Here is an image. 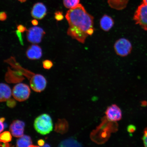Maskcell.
Returning a JSON list of instances; mask_svg holds the SVG:
<instances>
[{
	"mask_svg": "<svg viewBox=\"0 0 147 147\" xmlns=\"http://www.w3.org/2000/svg\"><path fill=\"white\" fill-rule=\"evenodd\" d=\"M65 18L69 24L68 35L84 44L89 36L88 32L94 28L93 16L88 13L82 4H79L67 11Z\"/></svg>",
	"mask_w": 147,
	"mask_h": 147,
	"instance_id": "obj_1",
	"label": "cell"
},
{
	"mask_svg": "<svg viewBox=\"0 0 147 147\" xmlns=\"http://www.w3.org/2000/svg\"><path fill=\"white\" fill-rule=\"evenodd\" d=\"M118 127L116 122H111L108 120L106 117H104L101 124L91 133V138L97 144H103L109 139L110 133L117 131Z\"/></svg>",
	"mask_w": 147,
	"mask_h": 147,
	"instance_id": "obj_2",
	"label": "cell"
},
{
	"mask_svg": "<svg viewBox=\"0 0 147 147\" xmlns=\"http://www.w3.org/2000/svg\"><path fill=\"white\" fill-rule=\"evenodd\" d=\"M34 127L38 133L42 135H47L50 133L53 129L52 119L47 114H43L36 119L34 121Z\"/></svg>",
	"mask_w": 147,
	"mask_h": 147,
	"instance_id": "obj_3",
	"label": "cell"
},
{
	"mask_svg": "<svg viewBox=\"0 0 147 147\" xmlns=\"http://www.w3.org/2000/svg\"><path fill=\"white\" fill-rule=\"evenodd\" d=\"M31 93L30 88L26 84L19 83L15 86L12 95L14 98L20 102H24L29 98Z\"/></svg>",
	"mask_w": 147,
	"mask_h": 147,
	"instance_id": "obj_4",
	"label": "cell"
},
{
	"mask_svg": "<svg viewBox=\"0 0 147 147\" xmlns=\"http://www.w3.org/2000/svg\"><path fill=\"white\" fill-rule=\"evenodd\" d=\"M114 48L116 54L122 57L127 56L132 50V45L130 42L126 38H119L115 42Z\"/></svg>",
	"mask_w": 147,
	"mask_h": 147,
	"instance_id": "obj_5",
	"label": "cell"
},
{
	"mask_svg": "<svg viewBox=\"0 0 147 147\" xmlns=\"http://www.w3.org/2000/svg\"><path fill=\"white\" fill-rule=\"evenodd\" d=\"M134 20L136 24L147 31V4L143 3L138 7L134 14Z\"/></svg>",
	"mask_w": 147,
	"mask_h": 147,
	"instance_id": "obj_6",
	"label": "cell"
},
{
	"mask_svg": "<svg viewBox=\"0 0 147 147\" xmlns=\"http://www.w3.org/2000/svg\"><path fill=\"white\" fill-rule=\"evenodd\" d=\"M45 34V30L42 28L34 26L27 31V40L32 44L39 43L42 41Z\"/></svg>",
	"mask_w": 147,
	"mask_h": 147,
	"instance_id": "obj_7",
	"label": "cell"
},
{
	"mask_svg": "<svg viewBox=\"0 0 147 147\" xmlns=\"http://www.w3.org/2000/svg\"><path fill=\"white\" fill-rule=\"evenodd\" d=\"M45 77L40 74H34L31 78L30 84L32 89L36 92H41L45 90L47 85Z\"/></svg>",
	"mask_w": 147,
	"mask_h": 147,
	"instance_id": "obj_8",
	"label": "cell"
},
{
	"mask_svg": "<svg viewBox=\"0 0 147 147\" xmlns=\"http://www.w3.org/2000/svg\"><path fill=\"white\" fill-rule=\"evenodd\" d=\"M106 117L111 122H117L122 118V112L120 108L116 104H113L107 108L105 112Z\"/></svg>",
	"mask_w": 147,
	"mask_h": 147,
	"instance_id": "obj_9",
	"label": "cell"
},
{
	"mask_svg": "<svg viewBox=\"0 0 147 147\" xmlns=\"http://www.w3.org/2000/svg\"><path fill=\"white\" fill-rule=\"evenodd\" d=\"M25 123L20 120H15L11 124L9 127L10 133L13 136L20 138L24 135Z\"/></svg>",
	"mask_w": 147,
	"mask_h": 147,
	"instance_id": "obj_10",
	"label": "cell"
},
{
	"mask_svg": "<svg viewBox=\"0 0 147 147\" xmlns=\"http://www.w3.org/2000/svg\"><path fill=\"white\" fill-rule=\"evenodd\" d=\"M47 9L45 5L42 3H35L31 11V15L35 19L41 20L47 15Z\"/></svg>",
	"mask_w": 147,
	"mask_h": 147,
	"instance_id": "obj_11",
	"label": "cell"
},
{
	"mask_svg": "<svg viewBox=\"0 0 147 147\" xmlns=\"http://www.w3.org/2000/svg\"><path fill=\"white\" fill-rule=\"evenodd\" d=\"M28 58L31 60L40 59L42 56V51L41 47L36 45H32L28 48L26 51Z\"/></svg>",
	"mask_w": 147,
	"mask_h": 147,
	"instance_id": "obj_12",
	"label": "cell"
},
{
	"mask_svg": "<svg viewBox=\"0 0 147 147\" xmlns=\"http://www.w3.org/2000/svg\"><path fill=\"white\" fill-rule=\"evenodd\" d=\"M114 21L111 16L105 14L100 18V27L102 30L107 32L112 29L114 25Z\"/></svg>",
	"mask_w": 147,
	"mask_h": 147,
	"instance_id": "obj_13",
	"label": "cell"
},
{
	"mask_svg": "<svg viewBox=\"0 0 147 147\" xmlns=\"http://www.w3.org/2000/svg\"><path fill=\"white\" fill-rule=\"evenodd\" d=\"M12 92L10 87L7 84L0 83V102H5L10 99Z\"/></svg>",
	"mask_w": 147,
	"mask_h": 147,
	"instance_id": "obj_14",
	"label": "cell"
},
{
	"mask_svg": "<svg viewBox=\"0 0 147 147\" xmlns=\"http://www.w3.org/2000/svg\"><path fill=\"white\" fill-rule=\"evenodd\" d=\"M69 128L68 123L66 119H59L55 124V131L57 133L63 134L67 133Z\"/></svg>",
	"mask_w": 147,
	"mask_h": 147,
	"instance_id": "obj_15",
	"label": "cell"
},
{
	"mask_svg": "<svg viewBox=\"0 0 147 147\" xmlns=\"http://www.w3.org/2000/svg\"><path fill=\"white\" fill-rule=\"evenodd\" d=\"M32 139L29 136L23 135L20 137L16 141V146L19 147H27L32 146Z\"/></svg>",
	"mask_w": 147,
	"mask_h": 147,
	"instance_id": "obj_16",
	"label": "cell"
},
{
	"mask_svg": "<svg viewBox=\"0 0 147 147\" xmlns=\"http://www.w3.org/2000/svg\"><path fill=\"white\" fill-rule=\"evenodd\" d=\"M127 0H108V3L111 8L121 10L126 6Z\"/></svg>",
	"mask_w": 147,
	"mask_h": 147,
	"instance_id": "obj_17",
	"label": "cell"
},
{
	"mask_svg": "<svg viewBox=\"0 0 147 147\" xmlns=\"http://www.w3.org/2000/svg\"><path fill=\"white\" fill-rule=\"evenodd\" d=\"M81 146L82 145H81L80 143L78 142V141L72 138L65 140L62 141L59 145V146L60 147H76Z\"/></svg>",
	"mask_w": 147,
	"mask_h": 147,
	"instance_id": "obj_18",
	"label": "cell"
},
{
	"mask_svg": "<svg viewBox=\"0 0 147 147\" xmlns=\"http://www.w3.org/2000/svg\"><path fill=\"white\" fill-rule=\"evenodd\" d=\"M12 140L11 134L8 131H5L0 134V142L7 143Z\"/></svg>",
	"mask_w": 147,
	"mask_h": 147,
	"instance_id": "obj_19",
	"label": "cell"
},
{
	"mask_svg": "<svg viewBox=\"0 0 147 147\" xmlns=\"http://www.w3.org/2000/svg\"><path fill=\"white\" fill-rule=\"evenodd\" d=\"M80 0H63V3L65 8L71 9L79 4Z\"/></svg>",
	"mask_w": 147,
	"mask_h": 147,
	"instance_id": "obj_20",
	"label": "cell"
},
{
	"mask_svg": "<svg viewBox=\"0 0 147 147\" xmlns=\"http://www.w3.org/2000/svg\"><path fill=\"white\" fill-rule=\"evenodd\" d=\"M43 67L44 69H49L52 67L53 66V62L49 60H45L42 62Z\"/></svg>",
	"mask_w": 147,
	"mask_h": 147,
	"instance_id": "obj_21",
	"label": "cell"
},
{
	"mask_svg": "<svg viewBox=\"0 0 147 147\" xmlns=\"http://www.w3.org/2000/svg\"><path fill=\"white\" fill-rule=\"evenodd\" d=\"M55 18L57 21H60L63 19V13L60 11H57L55 13Z\"/></svg>",
	"mask_w": 147,
	"mask_h": 147,
	"instance_id": "obj_22",
	"label": "cell"
},
{
	"mask_svg": "<svg viewBox=\"0 0 147 147\" xmlns=\"http://www.w3.org/2000/svg\"><path fill=\"white\" fill-rule=\"evenodd\" d=\"M7 101V105L9 107L13 108L16 106V102L13 99L10 98Z\"/></svg>",
	"mask_w": 147,
	"mask_h": 147,
	"instance_id": "obj_23",
	"label": "cell"
},
{
	"mask_svg": "<svg viewBox=\"0 0 147 147\" xmlns=\"http://www.w3.org/2000/svg\"><path fill=\"white\" fill-rule=\"evenodd\" d=\"M142 139L144 146L147 147V127L144 129Z\"/></svg>",
	"mask_w": 147,
	"mask_h": 147,
	"instance_id": "obj_24",
	"label": "cell"
},
{
	"mask_svg": "<svg viewBox=\"0 0 147 147\" xmlns=\"http://www.w3.org/2000/svg\"><path fill=\"white\" fill-rule=\"evenodd\" d=\"M16 35H17L18 36V39H19L20 43L22 45H24L23 40L22 32H20L19 31L17 30L16 31Z\"/></svg>",
	"mask_w": 147,
	"mask_h": 147,
	"instance_id": "obj_25",
	"label": "cell"
},
{
	"mask_svg": "<svg viewBox=\"0 0 147 147\" xmlns=\"http://www.w3.org/2000/svg\"><path fill=\"white\" fill-rule=\"evenodd\" d=\"M136 128V126L133 125H130L127 126V131L129 134H133L135 132Z\"/></svg>",
	"mask_w": 147,
	"mask_h": 147,
	"instance_id": "obj_26",
	"label": "cell"
},
{
	"mask_svg": "<svg viewBox=\"0 0 147 147\" xmlns=\"http://www.w3.org/2000/svg\"><path fill=\"white\" fill-rule=\"evenodd\" d=\"M17 28L18 30L22 33H23L27 30L26 27L20 24L18 25Z\"/></svg>",
	"mask_w": 147,
	"mask_h": 147,
	"instance_id": "obj_27",
	"label": "cell"
},
{
	"mask_svg": "<svg viewBox=\"0 0 147 147\" xmlns=\"http://www.w3.org/2000/svg\"><path fill=\"white\" fill-rule=\"evenodd\" d=\"M7 16L6 13L4 12H0V21H5L6 20Z\"/></svg>",
	"mask_w": 147,
	"mask_h": 147,
	"instance_id": "obj_28",
	"label": "cell"
},
{
	"mask_svg": "<svg viewBox=\"0 0 147 147\" xmlns=\"http://www.w3.org/2000/svg\"><path fill=\"white\" fill-rule=\"evenodd\" d=\"M38 144L40 146H43L45 145V141L43 139H40L38 141Z\"/></svg>",
	"mask_w": 147,
	"mask_h": 147,
	"instance_id": "obj_29",
	"label": "cell"
},
{
	"mask_svg": "<svg viewBox=\"0 0 147 147\" xmlns=\"http://www.w3.org/2000/svg\"><path fill=\"white\" fill-rule=\"evenodd\" d=\"M4 129V125L3 122L0 121V133L2 132Z\"/></svg>",
	"mask_w": 147,
	"mask_h": 147,
	"instance_id": "obj_30",
	"label": "cell"
},
{
	"mask_svg": "<svg viewBox=\"0 0 147 147\" xmlns=\"http://www.w3.org/2000/svg\"><path fill=\"white\" fill-rule=\"evenodd\" d=\"M31 23H32V24L34 26H36L38 25V21L36 19L32 20V21H31Z\"/></svg>",
	"mask_w": 147,
	"mask_h": 147,
	"instance_id": "obj_31",
	"label": "cell"
},
{
	"mask_svg": "<svg viewBox=\"0 0 147 147\" xmlns=\"http://www.w3.org/2000/svg\"><path fill=\"white\" fill-rule=\"evenodd\" d=\"M5 118L4 117H1V118H0V121H1V122H4L5 121Z\"/></svg>",
	"mask_w": 147,
	"mask_h": 147,
	"instance_id": "obj_32",
	"label": "cell"
},
{
	"mask_svg": "<svg viewBox=\"0 0 147 147\" xmlns=\"http://www.w3.org/2000/svg\"><path fill=\"white\" fill-rule=\"evenodd\" d=\"M18 1H19L20 2H21V3H24L27 0H18Z\"/></svg>",
	"mask_w": 147,
	"mask_h": 147,
	"instance_id": "obj_33",
	"label": "cell"
},
{
	"mask_svg": "<svg viewBox=\"0 0 147 147\" xmlns=\"http://www.w3.org/2000/svg\"><path fill=\"white\" fill-rule=\"evenodd\" d=\"M143 3L147 4V0H143Z\"/></svg>",
	"mask_w": 147,
	"mask_h": 147,
	"instance_id": "obj_34",
	"label": "cell"
}]
</instances>
